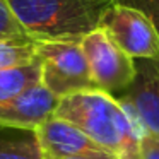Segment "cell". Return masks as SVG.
Instances as JSON below:
<instances>
[{
	"label": "cell",
	"instance_id": "7",
	"mask_svg": "<svg viewBox=\"0 0 159 159\" xmlns=\"http://www.w3.org/2000/svg\"><path fill=\"white\" fill-rule=\"evenodd\" d=\"M135 79L116 99L127 106L149 134L159 135V58L135 60Z\"/></svg>",
	"mask_w": 159,
	"mask_h": 159
},
{
	"label": "cell",
	"instance_id": "10",
	"mask_svg": "<svg viewBox=\"0 0 159 159\" xmlns=\"http://www.w3.org/2000/svg\"><path fill=\"white\" fill-rule=\"evenodd\" d=\"M38 60L36 55V41L31 38H16L0 41V70L24 67L34 63Z\"/></svg>",
	"mask_w": 159,
	"mask_h": 159
},
{
	"label": "cell",
	"instance_id": "8",
	"mask_svg": "<svg viewBox=\"0 0 159 159\" xmlns=\"http://www.w3.org/2000/svg\"><path fill=\"white\" fill-rule=\"evenodd\" d=\"M60 98L41 82L31 86L19 96L0 104V128L34 132L55 115Z\"/></svg>",
	"mask_w": 159,
	"mask_h": 159
},
{
	"label": "cell",
	"instance_id": "13",
	"mask_svg": "<svg viewBox=\"0 0 159 159\" xmlns=\"http://www.w3.org/2000/svg\"><path fill=\"white\" fill-rule=\"evenodd\" d=\"M116 4L128 5V7L139 9L144 12L149 19L152 21L156 31L159 34V0H116Z\"/></svg>",
	"mask_w": 159,
	"mask_h": 159
},
{
	"label": "cell",
	"instance_id": "9",
	"mask_svg": "<svg viewBox=\"0 0 159 159\" xmlns=\"http://www.w3.org/2000/svg\"><path fill=\"white\" fill-rule=\"evenodd\" d=\"M41 82V65L39 60L24 67L0 70V104L19 96L31 86Z\"/></svg>",
	"mask_w": 159,
	"mask_h": 159
},
{
	"label": "cell",
	"instance_id": "4",
	"mask_svg": "<svg viewBox=\"0 0 159 159\" xmlns=\"http://www.w3.org/2000/svg\"><path fill=\"white\" fill-rule=\"evenodd\" d=\"M96 89L118 98L135 79V60L128 57L101 28L86 34L80 41Z\"/></svg>",
	"mask_w": 159,
	"mask_h": 159
},
{
	"label": "cell",
	"instance_id": "12",
	"mask_svg": "<svg viewBox=\"0 0 159 159\" xmlns=\"http://www.w3.org/2000/svg\"><path fill=\"white\" fill-rule=\"evenodd\" d=\"M16 38H29L22 29L19 19L16 17L7 0H0V41ZM33 39V38H31Z\"/></svg>",
	"mask_w": 159,
	"mask_h": 159
},
{
	"label": "cell",
	"instance_id": "14",
	"mask_svg": "<svg viewBox=\"0 0 159 159\" xmlns=\"http://www.w3.org/2000/svg\"><path fill=\"white\" fill-rule=\"evenodd\" d=\"M139 159H159V135L147 134L142 139Z\"/></svg>",
	"mask_w": 159,
	"mask_h": 159
},
{
	"label": "cell",
	"instance_id": "3",
	"mask_svg": "<svg viewBox=\"0 0 159 159\" xmlns=\"http://www.w3.org/2000/svg\"><path fill=\"white\" fill-rule=\"evenodd\" d=\"M36 55L41 84L55 96L96 89L80 41H36Z\"/></svg>",
	"mask_w": 159,
	"mask_h": 159
},
{
	"label": "cell",
	"instance_id": "2",
	"mask_svg": "<svg viewBox=\"0 0 159 159\" xmlns=\"http://www.w3.org/2000/svg\"><path fill=\"white\" fill-rule=\"evenodd\" d=\"M34 41H82L116 0H7Z\"/></svg>",
	"mask_w": 159,
	"mask_h": 159
},
{
	"label": "cell",
	"instance_id": "11",
	"mask_svg": "<svg viewBox=\"0 0 159 159\" xmlns=\"http://www.w3.org/2000/svg\"><path fill=\"white\" fill-rule=\"evenodd\" d=\"M0 159H46L34 132H24L21 137L0 135Z\"/></svg>",
	"mask_w": 159,
	"mask_h": 159
},
{
	"label": "cell",
	"instance_id": "5",
	"mask_svg": "<svg viewBox=\"0 0 159 159\" xmlns=\"http://www.w3.org/2000/svg\"><path fill=\"white\" fill-rule=\"evenodd\" d=\"M99 28L134 60L159 58V34L152 21L139 9L121 4L111 5Z\"/></svg>",
	"mask_w": 159,
	"mask_h": 159
},
{
	"label": "cell",
	"instance_id": "1",
	"mask_svg": "<svg viewBox=\"0 0 159 159\" xmlns=\"http://www.w3.org/2000/svg\"><path fill=\"white\" fill-rule=\"evenodd\" d=\"M53 116L75 125L118 159H139L142 139L149 134L130 110L99 89L60 98Z\"/></svg>",
	"mask_w": 159,
	"mask_h": 159
},
{
	"label": "cell",
	"instance_id": "15",
	"mask_svg": "<svg viewBox=\"0 0 159 159\" xmlns=\"http://www.w3.org/2000/svg\"><path fill=\"white\" fill-rule=\"evenodd\" d=\"M46 159H62V157H46Z\"/></svg>",
	"mask_w": 159,
	"mask_h": 159
},
{
	"label": "cell",
	"instance_id": "6",
	"mask_svg": "<svg viewBox=\"0 0 159 159\" xmlns=\"http://www.w3.org/2000/svg\"><path fill=\"white\" fill-rule=\"evenodd\" d=\"M46 157L62 159H118L75 125L52 116L34 130Z\"/></svg>",
	"mask_w": 159,
	"mask_h": 159
}]
</instances>
